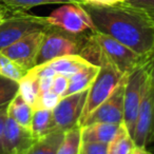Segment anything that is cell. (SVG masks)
<instances>
[{"instance_id": "6da1fadb", "label": "cell", "mask_w": 154, "mask_h": 154, "mask_svg": "<svg viewBox=\"0 0 154 154\" xmlns=\"http://www.w3.org/2000/svg\"><path fill=\"white\" fill-rule=\"evenodd\" d=\"M80 5L89 14L96 32L112 37L140 55L153 56L154 16L125 1L111 5Z\"/></svg>"}, {"instance_id": "7c38bea8", "label": "cell", "mask_w": 154, "mask_h": 154, "mask_svg": "<svg viewBox=\"0 0 154 154\" xmlns=\"http://www.w3.org/2000/svg\"><path fill=\"white\" fill-rule=\"evenodd\" d=\"M34 141L30 130L8 116L1 138V154H23Z\"/></svg>"}, {"instance_id": "7a4b0ae2", "label": "cell", "mask_w": 154, "mask_h": 154, "mask_svg": "<svg viewBox=\"0 0 154 154\" xmlns=\"http://www.w3.org/2000/svg\"><path fill=\"white\" fill-rule=\"evenodd\" d=\"M90 33L72 34L59 28L49 26L45 30V36L36 56L35 66L62 56L79 55Z\"/></svg>"}, {"instance_id": "d4e9b609", "label": "cell", "mask_w": 154, "mask_h": 154, "mask_svg": "<svg viewBox=\"0 0 154 154\" xmlns=\"http://www.w3.org/2000/svg\"><path fill=\"white\" fill-rule=\"evenodd\" d=\"M59 99H60L59 96H57V95L54 94L53 92L49 91V92L38 96L34 107H33V110L45 109V110H51L52 111V110L57 106Z\"/></svg>"}, {"instance_id": "5b68a950", "label": "cell", "mask_w": 154, "mask_h": 154, "mask_svg": "<svg viewBox=\"0 0 154 154\" xmlns=\"http://www.w3.org/2000/svg\"><path fill=\"white\" fill-rule=\"evenodd\" d=\"M49 26L42 16L31 15L26 11H12L0 22V51L26 35L45 30Z\"/></svg>"}, {"instance_id": "f546056e", "label": "cell", "mask_w": 154, "mask_h": 154, "mask_svg": "<svg viewBox=\"0 0 154 154\" xmlns=\"http://www.w3.org/2000/svg\"><path fill=\"white\" fill-rule=\"evenodd\" d=\"M8 105L0 107V147H1V138H2L5 122H7V118H8ZM0 154H1V148H0Z\"/></svg>"}, {"instance_id": "ba28073f", "label": "cell", "mask_w": 154, "mask_h": 154, "mask_svg": "<svg viewBox=\"0 0 154 154\" xmlns=\"http://www.w3.org/2000/svg\"><path fill=\"white\" fill-rule=\"evenodd\" d=\"M50 26L72 34L95 32V26L89 14L80 3H63L45 17Z\"/></svg>"}, {"instance_id": "83f0119b", "label": "cell", "mask_w": 154, "mask_h": 154, "mask_svg": "<svg viewBox=\"0 0 154 154\" xmlns=\"http://www.w3.org/2000/svg\"><path fill=\"white\" fill-rule=\"evenodd\" d=\"M129 5L154 16V0H124Z\"/></svg>"}, {"instance_id": "d6986e66", "label": "cell", "mask_w": 154, "mask_h": 154, "mask_svg": "<svg viewBox=\"0 0 154 154\" xmlns=\"http://www.w3.org/2000/svg\"><path fill=\"white\" fill-rule=\"evenodd\" d=\"M135 148L132 136L128 132L124 122L119 124L113 138L107 147V154H131Z\"/></svg>"}, {"instance_id": "cb8c5ba5", "label": "cell", "mask_w": 154, "mask_h": 154, "mask_svg": "<svg viewBox=\"0 0 154 154\" xmlns=\"http://www.w3.org/2000/svg\"><path fill=\"white\" fill-rule=\"evenodd\" d=\"M19 85L15 80L0 75V107L8 105L18 93Z\"/></svg>"}, {"instance_id": "8fae6325", "label": "cell", "mask_w": 154, "mask_h": 154, "mask_svg": "<svg viewBox=\"0 0 154 154\" xmlns=\"http://www.w3.org/2000/svg\"><path fill=\"white\" fill-rule=\"evenodd\" d=\"M127 76L128 75L122 77V79L113 92L88 116L84 126L93 122H108L115 125L122 124L124 118V91Z\"/></svg>"}, {"instance_id": "4fadbf2b", "label": "cell", "mask_w": 154, "mask_h": 154, "mask_svg": "<svg viewBox=\"0 0 154 154\" xmlns=\"http://www.w3.org/2000/svg\"><path fill=\"white\" fill-rule=\"evenodd\" d=\"M99 71V66L93 63H89L78 72L73 74L68 78V88H66L63 96H68L75 93H79L88 90L94 82L95 77Z\"/></svg>"}, {"instance_id": "44dd1931", "label": "cell", "mask_w": 154, "mask_h": 154, "mask_svg": "<svg viewBox=\"0 0 154 154\" xmlns=\"http://www.w3.org/2000/svg\"><path fill=\"white\" fill-rule=\"evenodd\" d=\"M18 85H19L18 93L33 108L35 103H36L37 98H38L39 94L38 78L26 73L21 79L18 82Z\"/></svg>"}, {"instance_id": "ffe728a7", "label": "cell", "mask_w": 154, "mask_h": 154, "mask_svg": "<svg viewBox=\"0 0 154 154\" xmlns=\"http://www.w3.org/2000/svg\"><path fill=\"white\" fill-rule=\"evenodd\" d=\"M82 143V128L78 126L64 131L63 138L56 154H78Z\"/></svg>"}, {"instance_id": "8992f818", "label": "cell", "mask_w": 154, "mask_h": 154, "mask_svg": "<svg viewBox=\"0 0 154 154\" xmlns=\"http://www.w3.org/2000/svg\"><path fill=\"white\" fill-rule=\"evenodd\" d=\"M154 107L153 66H151L143 87L140 103L135 120L132 138L135 147L146 148L152 140V122Z\"/></svg>"}, {"instance_id": "30bf717a", "label": "cell", "mask_w": 154, "mask_h": 154, "mask_svg": "<svg viewBox=\"0 0 154 154\" xmlns=\"http://www.w3.org/2000/svg\"><path fill=\"white\" fill-rule=\"evenodd\" d=\"M88 90L60 97L57 106L52 110L54 128L56 131L70 130L78 126V120L84 110Z\"/></svg>"}, {"instance_id": "3957f363", "label": "cell", "mask_w": 154, "mask_h": 154, "mask_svg": "<svg viewBox=\"0 0 154 154\" xmlns=\"http://www.w3.org/2000/svg\"><path fill=\"white\" fill-rule=\"evenodd\" d=\"M96 64L99 66V71L95 77L94 82L88 89V94H87L84 110H82V113L78 120V127L80 128L84 126L88 116L110 96V94L113 92L118 82H120L122 77L125 76V75L120 74L119 71L108 59L107 56L103 53L101 50L99 52Z\"/></svg>"}, {"instance_id": "4dcf8cb0", "label": "cell", "mask_w": 154, "mask_h": 154, "mask_svg": "<svg viewBox=\"0 0 154 154\" xmlns=\"http://www.w3.org/2000/svg\"><path fill=\"white\" fill-rule=\"evenodd\" d=\"M124 0H78L79 3L85 5H111L118 2H122Z\"/></svg>"}, {"instance_id": "484cf974", "label": "cell", "mask_w": 154, "mask_h": 154, "mask_svg": "<svg viewBox=\"0 0 154 154\" xmlns=\"http://www.w3.org/2000/svg\"><path fill=\"white\" fill-rule=\"evenodd\" d=\"M107 147L108 143L82 141L78 154H107Z\"/></svg>"}, {"instance_id": "52a82bcc", "label": "cell", "mask_w": 154, "mask_h": 154, "mask_svg": "<svg viewBox=\"0 0 154 154\" xmlns=\"http://www.w3.org/2000/svg\"><path fill=\"white\" fill-rule=\"evenodd\" d=\"M153 66V61L150 60L143 66L135 69L127 76L124 91V118L122 122L126 126L130 135H133L135 120L137 117L139 103H140L143 87L150 68Z\"/></svg>"}, {"instance_id": "2e32d148", "label": "cell", "mask_w": 154, "mask_h": 154, "mask_svg": "<svg viewBox=\"0 0 154 154\" xmlns=\"http://www.w3.org/2000/svg\"><path fill=\"white\" fill-rule=\"evenodd\" d=\"M32 115L33 108L17 93L8 105V116L21 127L30 130Z\"/></svg>"}, {"instance_id": "1f68e13d", "label": "cell", "mask_w": 154, "mask_h": 154, "mask_svg": "<svg viewBox=\"0 0 154 154\" xmlns=\"http://www.w3.org/2000/svg\"><path fill=\"white\" fill-rule=\"evenodd\" d=\"M12 11L13 10H10L9 8H7L5 5H2V3L0 2V22L2 21L7 16H9L12 13Z\"/></svg>"}, {"instance_id": "4316f807", "label": "cell", "mask_w": 154, "mask_h": 154, "mask_svg": "<svg viewBox=\"0 0 154 154\" xmlns=\"http://www.w3.org/2000/svg\"><path fill=\"white\" fill-rule=\"evenodd\" d=\"M66 88H68V77L60 74H56L52 79L51 92H53L57 96L62 97Z\"/></svg>"}, {"instance_id": "f1b7e54d", "label": "cell", "mask_w": 154, "mask_h": 154, "mask_svg": "<svg viewBox=\"0 0 154 154\" xmlns=\"http://www.w3.org/2000/svg\"><path fill=\"white\" fill-rule=\"evenodd\" d=\"M38 78V96L51 91V85L53 77H37Z\"/></svg>"}, {"instance_id": "9a60e30c", "label": "cell", "mask_w": 154, "mask_h": 154, "mask_svg": "<svg viewBox=\"0 0 154 154\" xmlns=\"http://www.w3.org/2000/svg\"><path fill=\"white\" fill-rule=\"evenodd\" d=\"M89 63H91V62L87 61L79 55H68L52 59L43 64L52 69L55 72V74L63 75L69 78Z\"/></svg>"}, {"instance_id": "277c9868", "label": "cell", "mask_w": 154, "mask_h": 154, "mask_svg": "<svg viewBox=\"0 0 154 154\" xmlns=\"http://www.w3.org/2000/svg\"><path fill=\"white\" fill-rule=\"evenodd\" d=\"M93 35L103 53L115 66L122 75H129L135 69L152 60V56L140 55L112 37L96 31L93 33Z\"/></svg>"}, {"instance_id": "d6a6232c", "label": "cell", "mask_w": 154, "mask_h": 154, "mask_svg": "<svg viewBox=\"0 0 154 154\" xmlns=\"http://www.w3.org/2000/svg\"><path fill=\"white\" fill-rule=\"evenodd\" d=\"M131 154H151V153H150L146 148L135 147L134 149H133V151L131 152Z\"/></svg>"}, {"instance_id": "5bb4252c", "label": "cell", "mask_w": 154, "mask_h": 154, "mask_svg": "<svg viewBox=\"0 0 154 154\" xmlns=\"http://www.w3.org/2000/svg\"><path fill=\"white\" fill-rule=\"evenodd\" d=\"M119 125L108 122H93L82 127V143H109L113 138Z\"/></svg>"}, {"instance_id": "ac0fdd59", "label": "cell", "mask_w": 154, "mask_h": 154, "mask_svg": "<svg viewBox=\"0 0 154 154\" xmlns=\"http://www.w3.org/2000/svg\"><path fill=\"white\" fill-rule=\"evenodd\" d=\"M30 131L35 139L40 138V137L45 136L53 131H56L54 128L53 114H52L51 110H33Z\"/></svg>"}, {"instance_id": "7402d4cb", "label": "cell", "mask_w": 154, "mask_h": 154, "mask_svg": "<svg viewBox=\"0 0 154 154\" xmlns=\"http://www.w3.org/2000/svg\"><path fill=\"white\" fill-rule=\"evenodd\" d=\"M0 2L13 11H28L34 7L43 5L79 3L78 0H0Z\"/></svg>"}, {"instance_id": "603a6c76", "label": "cell", "mask_w": 154, "mask_h": 154, "mask_svg": "<svg viewBox=\"0 0 154 154\" xmlns=\"http://www.w3.org/2000/svg\"><path fill=\"white\" fill-rule=\"evenodd\" d=\"M26 74V71L19 68L13 60H11L0 52V75L1 76L18 82Z\"/></svg>"}, {"instance_id": "e0dca14e", "label": "cell", "mask_w": 154, "mask_h": 154, "mask_svg": "<svg viewBox=\"0 0 154 154\" xmlns=\"http://www.w3.org/2000/svg\"><path fill=\"white\" fill-rule=\"evenodd\" d=\"M64 132L53 131L35 141L23 154H56L59 145L63 138Z\"/></svg>"}, {"instance_id": "9c48e42d", "label": "cell", "mask_w": 154, "mask_h": 154, "mask_svg": "<svg viewBox=\"0 0 154 154\" xmlns=\"http://www.w3.org/2000/svg\"><path fill=\"white\" fill-rule=\"evenodd\" d=\"M45 30L35 31L2 49L0 52L13 60L19 68L28 72L35 66V60Z\"/></svg>"}]
</instances>
